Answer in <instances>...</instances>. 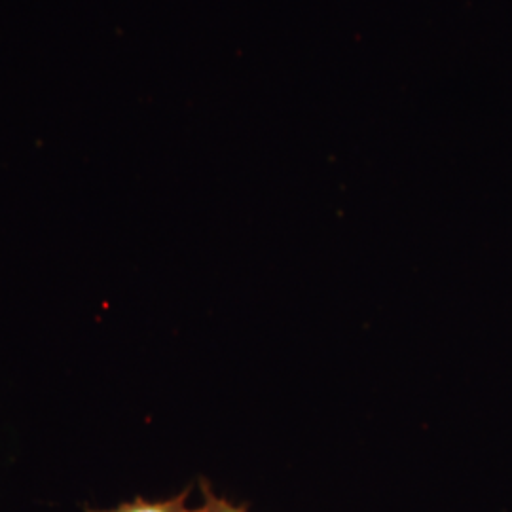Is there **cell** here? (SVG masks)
Wrapping results in <instances>:
<instances>
[{"label": "cell", "mask_w": 512, "mask_h": 512, "mask_svg": "<svg viewBox=\"0 0 512 512\" xmlns=\"http://www.w3.org/2000/svg\"><path fill=\"white\" fill-rule=\"evenodd\" d=\"M200 488L203 495L202 509H198L200 512H249L247 505H236L230 499L215 494V490L205 478L200 480Z\"/></svg>", "instance_id": "7a4b0ae2"}, {"label": "cell", "mask_w": 512, "mask_h": 512, "mask_svg": "<svg viewBox=\"0 0 512 512\" xmlns=\"http://www.w3.org/2000/svg\"><path fill=\"white\" fill-rule=\"evenodd\" d=\"M190 495V488H186L181 494L171 497V499H162V501H148L143 497H135L128 503H120L114 509H90L86 507V512H200L198 509H188L186 501Z\"/></svg>", "instance_id": "6da1fadb"}]
</instances>
